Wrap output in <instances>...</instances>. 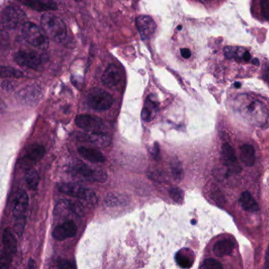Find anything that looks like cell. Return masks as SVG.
<instances>
[{
    "label": "cell",
    "instance_id": "obj_30",
    "mask_svg": "<svg viewBox=\"0 0 269 269\" xmlns=\"http://www.w3.org/2000/svg\"><path fill=\"white\" fill-rule=\"evenodd\" d=\"M25 223H26V219L25 216L18 217L15 218L14 225V232L18 236L21 237L23 234L24 230H25Z\"/></svg>",
    "mask_w": 269,
    "mask_h": 269
},
{
    "label": "cell",
    "instance_id": "obj_5",
    "mask_svg": "<svg viewBox=\"0 0 269 269\" xmlns=\"http://www.w3.org/2000/svg\"><path fill=\"white\" fill-rule=\"evenodd\" d=\"M86 101L91 108L98 111L108 110L114 103V99L110 93L100 88L90 89Z\"/></svg>",
    "mask_w": 269,
    "mask_h": 269
},
{
    "label": "cell",
    "instance_id": "obj_9",
    "mask_svg": "<svg viewBox=\"0 0 269 269\" xmlns=\"http://www.w3.org/2000/svg\"><path fill=\"white\" fill-rule=\"evenodd\" d=\"M75 124L85 131L105 133V126L99 117L91 114H79L75 118Z\"/></svg>",
    "mask_w": 269,
    "mask_h": 269
},
{
    "label": "cell",
    "instance_id": "obj_33",
    "mask_svg": "<svg viewBox=\"0 0 269 269\" xmlns=\"http://www.w3.org/2000/svg\"><path fill=\"white\" fill-rule=\"evenodd\" d=\"M169 194L171 199L174 201V202H176L178 204H181L183 201V192L180 189L178 188H172L170 189L169 191Z\"/></svg>",
    "mask_w": 269,
    "mask_h": 269
},
{
    "label": "cell",
    "instance_id": "obj_45",
    "mask_svg": "<svg viewBox=\"0 0 269 269\" xmlns=\"http://www.w3.org/2000/svg\"><path fill=\"white\" fill-rule=\"evenodd\" d=\"M252 63L254 64V65H256V66H259L260 64V61L258 58H254L253 60H252Z\"/></svg>",
    "mask_w": 269,
    "mask_h": 269
},
{
    "label": "cell",
    "instance_id": "obj_39",
    "mask_svg": "<svg viewBox=\"0 0 269 269\" xmlns=\"http://www.w3.org/2000/svg\"><path fill=\"white\" fill-rule=\"evenodd\" d=\"M152 155L153 157L155 158V159H158L160 157V148L159 145L156 143L154 145V147H153V151H152Z\"/></svg>",
    "mask_w": 269,
    "mask_h": 269
},
{
    "label": "cell",
    "instance_id": "obj_37",
    "mask_svg": "<svg viewBox=\"0 0 269 269\" xmlns=\"http://www.w3.org/2000/svg\"><path fill=\"white\" fill-rule=\"evenodd\" d=\"M58 267L59 269H74L75 266H74V264L68 262V261H62V262L58 263Z\"/></svg>",
    "mask_w": 269,
    "mask_h": 269
},
{
    "label": "cell",
    "instance_id": "obj_8",
    "mask_svg": "<svg viewBox=\"0 0 269 269\" xmlns=\"http://www.w3.org/2000/svg\"><path fill=\"white\" fill-rule=\"evenodd\" d=\"M44 57L35 52L19 51L14 55V59L18 65L33 70H39L45 62Z\"/></svg>",
    "mask_w": 269,
    "mask_h": 269
},
{
    "label": "cell",
    "instance_id": "obj_11",
    "mask_svg": "<svg viewBox=\"0 0 269 269\" xmlns=\"http://www.w3.org/2000/svg\"><path fill=\"white\" fill-rule=\"evenodd\" d=\"M122 79V71L116 64L111 63L104 72L101 82L108 88L116 87Z\"/></svg>",
    "mask_w": 269,
    "mask_h": 269
},
{
    "label": "cell",
    "instance_id": "obj_44",
    "mask_svg": "<svg viewBox=\"0 0 269 269\" xmlns=\"http://www.w3.org/2000/svg\"><path fill=\"white\" fill-rule=\"evenodd\" d=\"M264 78H265V79H266L269 84V66L267 68V70H266L265 74H264Z\"/></svg>",
    "mask_w": 269,
    "mask_h": 269
},
{
    "label": "cell",
    "instance_id": "obj_22",
    "mask_svg": "<svg viewBox=\"0 0 269 269\" xmlns=\"http://www.w3.org/2000/svg\"><path fill=\"white\" fill-rule=\"evenodd\" d=\"M239 203L244 211L249 212V213H256L259 211L258 202H256L254 197L249 191L242 193L239 198Z\"/></svg>",
    "mask_w": 269,
    "mask_h": 269
},
{
    "label": "cell",
    "instance_id": "obj_10",
    "mask_svg": "<svg viewBox=\"0 0 269 269\" xmlns=\"http://www.w3.org/2000/svg\"><path fill=\"white\" fill-rule=\"evenodd\" d=\"M45 154V149L41 145H32L25 153L22 159L20 161L21 166L26 169L31 168L32 166L36 164L42 159Z\"/></svg>",
    "mask_w": 269,
    "mask_h": 269
},
{
    "label": "cell",
    "instance_id": "obj_32",
    "mask_svg": "<svg viewBox=\"0 0 269 269\" xmlns=\"http://www.w3.org/2000/svg\"><path fill=\"white\" fill-rule=\"evenodd\" d=\"M211 196L213 201H214L218 206H222L226 203V199H225L224 195H223V193H222L219 189L212 190Z\"/></svg>",
    "mask_w": 269,
    "mask_h": 269
},
{
    "label": "cell",
    "instance_id": "obj_25",
    "mask_svg": "<svg viewBox=\"0 0 269 269\" xmlns=\"http://www.w3.org/2000/svg\"><path fill=\"white\" fill-rule=\"evenodd\" d=\"M129 202H130L129 198L122 194H108L105 198V206L108 207L126 206Z\"/></svg>",
    "mask_w": 269,
    "mask_h": 269
},
{
    "label": "cell",
    "instance_id": "obj_17",
    "mask_svg": "<svg viewBox=\"0 0 269 269\" xmlns=\"http://www.w3.org/2000/svg\"><path fill=\"white\" fill-rule=\"evenodd\" d=\"M28 206H29V197L25 190H20L14 198V205L12 209V213L14 218L24 216L25 212L27 210Z\"/></svg>",
    "mask_w": 269,
    "mask_h": 269
},
{
    "label": "cell",
    "instance_id": "obj_34",
    "mask_svg": "<svg viewBox=\"0 0 269 269\" xmlns=\"http://www.w3.org/2000/svg\"><path fill=\"white\" fill-rule=\"evenodd\" d=\"M225 57L227 58H239V52L238 48L235 47H225L223 49Z\"/></svg>",
    "mask_w": 269,
    "mask_h": 269
},
{
    "label": "cell",
    "instance_id": "obj_15",
    "mask_svg": "<svg viewBox=\"0 0 269 269\" xmlns=\"http://www.w3.org/2000/svg\"><path fill=\"white\" fill-rule=\"evenodd\" d=\"M78 227L73 220H66L58 225L53 230V238L55 240L63 241L67 238H73L77 234Z\"/></svg>",
    "mask_w": 269,
    "mask_h": 269
},
{
    "label": "cell",
    "instance_id": "obj_20",
    "mask_svg": "<svg viewBox=\"0 0 269 269\" xmlns=\"http://www.w3.org/2000/svg\"><path fill=\"white\" fill-rule=\"evenodd\" d=\"M234 245L229 239H223L216 242L213 246V253L216 257L223 258L226 256H230L234 250Z\"/></svg>",
    "mask_w": 269,
    "mask_h": 269
},
{
    "label": "cell",
    "instance_id": "obj_2",
    "mask_svg": "<svg viewBox=\"0 0 269 269\" xmlns=\"http://www.w3.org/2000/svg\"><path fill=\"white\" fill-rule=\"evenodd\" d=\"M21 33L25 41L34 48L43 51L49 49V38L41 26L26 21L21 27Z\"/></svg>",
    "mask_w": 269,
    "mask_h": 269
},
{
    "label": "cell",
    "instance_id": "obj_36",
    "mask_svg": "<svg viewBox=\"0 0 269 269\" xmlns=\"http://www.w3.org/2000/svg\"><path fill=\"white\" fill-rule=\"evenodd\" d=\"M148 176L156 182H161V180H163V178H162L163 174L158 170H151L150 172L148 173Z\"/></svg>",
    "mask_w": 269,
    "mask_h": 269
},
{
    "label": "cell",
    "instance_id": "obj_46",
    "mask_svg": "<svg viewBox=\"0 0 269 269\" xmlns=\"http://www.w3.org/2000/svg\"><path fill=\"white\" fill-rule=\"evenodd\" d=\"M234 87L240 88L241 83H239V82H235V83H234Z\"/></svg>",
    "mask_w": 269,
    "mask_h": 269
},
{
    "label": "cell",
    "instance_id": "obj_19",
    "mask_svg": "<svg viewBox=\"0 0 269 269\" xmlns=\"http://www.w3.org/2000/svg\"><path fill=\"white\" fill-rule=\"evenodd\" d=\"M78 153L84 159L92 163H104L105 161V156L99 150L93 148L82 146L78 149Z\"/></svg>",
    "mask_w": 269,
    "mask_h": 269
},
{
    "label": "cell",
    "instance_id": "obj_29",
    "mask_svg": "<svg viewBox=\"0 0 269 269\" xmlns=\"http://www.w3.org/2000/svg\"><path fill=\"white\" fill-rule=\"evenodd\" d=\"M170 169H171V173H172L174 180L179 182L183 175L182 164L180 162L178 161H172L171 165H170Z\"/></svg>",
    "mask_w": 269,
    "mask_h": 269
},
{
    "label": "cell",
    "instance_id": "obj_31",
    "mask_svg": "<svg viewBox=\"0 0 269 269\" xmlns=\"http://www.w3.org/2000/svg\"><path fill=\"white\" fill-rule=\"evenodd\" d=\"M201 269H223V266L216 260L213 259V258H208V259L204 261L203 263L201 266Z\"/></svg>",
    "mask_w": 269,
    "mask_h": 269
},
{
    "label": "cell",
    "instance_id": "obj_18",
    "mask_svg": "<svg viewBox=\"0 0 269 269\" xmlns=\"http://www.w3.org/2000/svg\"><path fill=\"white\" fill-rule=\"evenodd\" d=\"M21 3L37 11L57 10V5L53 0H18Z\"/></svg>",
    "mask_w": 269,
    "mask_h": 269
},
{
    "label": "cell",
    "instance_id": "obj_23",
    "mask_svg": "<svg viewBox=\"0 0 269 269\" xmlns=\"http://www.w3.org/2000/svg\"><path fill=\"white\" fill-rule=\"evenodd\" d=\"M241 161L246 166H253L255 163V150L250 145H242L240 149Z\"/></svg>",
    "mask_w": 269,
    "mask_h": 269
},
{
    "label": "cell",
    "instance_id": "obj_35",
    "mask_svg": "<svg viewBox=\"0 0 269 269\" xmlns=\"http://www.w3.org/2000/svg\"><path fill=\"white\" fill-rule=\"evenodd\" d=\"M260 3L263 18L269 20V0H260Z\"/></svg>",
    "mask_w": 269,
    "mask_h": 269
},
{
    "label": "cell",
    "instance_id": "obj_7",
    "mask_svg": "<svg viewBox=\"0 0 269 269\" xmlns=\"http://www.w3.org/2000/svg\"><path fill=\"white\" fill-rule=\"evenodd\" d=\"M25 12L16 6H7L2 11V26L6 29H18L26 22Z\"/></svg>",
    "mask_w": 269,
    "mask_h": 269
},
{
    "label": "cell",
    "instance_id": "obj_40",
    "mask_svg": "<svg viewBox=\"0 0 269 269\" xmlns=\"http://www.w3.org/2000/svg\"><path fill=\"white\" fill-rule=\"evenodd\" d=\"M181 55L184 58H189L191 56V52L190 49H181Z\"/></svg>",
    "mask_w": 269,
    "mask_h": 269
},
{
    "label": "cell",
    "instance_id": "obj_4",
    "mask_svg": "<svg viewBox=\"0 0 269 269\" xmlns=\"http://www.w3.org/2000/svg\"><path fill=\"white\" fill-rule=\"evenodd\" d=\"M70 171L76 176L82 178L84 180L89 182H101L103 183L108 179V174L102 169L93 168L92 166L82 162H76L70 166Z\"/></svg>",
    "mask_w": 269,
    "mask_h": 269
},
{
    "label": "cell",
    "instance_id": "obj_48",
    "mask_svg": "<svg viewBox=\"0 0 269 269\" xmlns=\"http://www.w3.org/2000/svg\"><path fill=\"white\" fill-rule=\"evenodd\" d=\"M178 30H181V29H182V26H181V25H179V26H178Z\"/></svg>",
    "mask_w": 269,
    "mask_h": 269
},
{
    "label": "cell",
    "instance_id": "obj_49",
    "mask_svg": "<svg viewBox=\"0 0 269 269\" xmlns=\"http://www.w3.org/2000/svg\"><path fill=\"white\" fill-rule=\"evenodd\" d=\"M75 1H77V2H80V1H81V0H75Z\"/></svg>",
    "mask_w": 269,
    "mask_h": 269
},
{
    "label": "cell",
    "instance_id": "obj_6",
    "mask_svg": "<svg viewBox=\"0 0 269 269\" xmlns=\"http://www.w3.org/2000/svg\"><path fill=\"white\" fill-rule=\"evenodd\" d=\"M17 250V239L9 227L2 233V250L1 252V269H8L11 262L12 256Z\"/></svg>",
    "mask_w": 269,
    "mask_h": 269
},
{
    "label": "cell",
    "instance_id": "obj_24",
    "mask_svg": "<svg viewBox=\"0 0 269 269\" xmlns=\"http://www.w3.org/2000/svg\"><path fill=\"white\" fill-rule=\"evenodd\" d=\"M175 261L178 266L182 269H190L194 263L193 254L190 250H180L175 256Z\"/></svg>",
    "mask_w": 269,
    "mask_h": 269
},
{
    "label": "cell",
    "instance_id": "obj_16",
    "mask_svg": "<svg viewBox=\"0 0 269 269\" xmlns=\"http://www.w3.org/2000/svg\"><path fill=\"white\" fill-rule=\"evenodd\" d=\"M41 89L38 85H29L18 92V99L26 105H33L40 101L41 97Z\"/></svg>",
    "mask_w": 269,
    "mask_h": 269
},
{
    "label": "cell",
    "instance_id": "obj_14",
    "mask_svg": "<svg viewBox=\"0 0 269 269\" xmlns=\"http://www.w3.org/2000/svg\"><path fill=\"white\" fill-rule=\"evenodd\" d=\"M222 156L223 158V164L227 166L230 172L238 174L242 171V167L238 163L232 146L227 143L224 144L222 147Z\"/></svg>",
    "mask_w": 269,
    "mask_h": 269
},
{
    "label": "cell",
    "instance_id": "obj_13",
    "mask_svg": "<svg viewBox=\"0 0 269 269\" xmlns=\"http://www.w3.org/2000/svg\"><path fill=\"white\" fill-rule=\"evenodd\" d=\"M136 27L143 40L149 39L157 29L155 21L148 15H140L136 18Z\"/></svg>",
    "mask_w": 269,
    "mask_h": 269
},
{
    "label": "cell",
    "instance_id": "obj_1",
    "mask_svg": "<svg viewBox=\"0 0 269 269\" xmlns=\"http://www.w3.org/2000/svg\"><path fill=\"white\" fill-rule=\"evenodd\" d=\"M41 28L49 37L55 42L61 43L66 39V27L63 21L58 16L50 13L44 14L41 19Z\"/></svg>",
    "mask_w": 269,
    "mask_h": 269
},
{
    "label": "cell",
    "instance_id": "obj_38",
    "mask_svg": "<svg viewBox=\"0 0 269 269\" xmlns=\"http://www.w3.org/2000/svg\"><path fill=\"white\" fill-rule=\"evenodd\" d=\"M14 86L11 82H6V81H3L2 82V89H3L4 91H11L12 89H14Z\"/></svg>",
    "mask_w": 269,
    "mask_h": 269
},
{
    "label": "cell",
    "instance_id": "obj_26",
    "mask_svg": "<svg viewBox=\"0 0 269 269\" xmlns=\"http://www.w3.org/2000/svg\"><path fill=\"white\" fill-rule=\"evenodd\" d=\"M157 111V104L152 99V97H148L145 102L142 112V118L145 122L151 121L154 116V114Z\"/></svg>",
    "mask_w": 269,
    "mask_h": 269
},
{
    "label": "cell",
    "instance_id": "obj_43",
    "mask_svg": "<svg viewBox=\"0 0 269 269\" xmlns=\"http://www.w3.org/2000/svg\"><path fill=\"white\" fill-rule=\"evenodd\" d=\"M36 267H37V266H36L35 262H34V261H33V259L29 260V269H35Z\"/></svg>",
    "mask_w": 269,
    "mask_h": 269
},
{
    "label": "cell",
    "instance_id": "obj_27",
    "mask_svg": "<svg viewBox=\"0 0 269 269\" xmlns=\"http://www.w3.org/2000/svg\"><path fill=\"white\" fill-rule=\"evenodd\" d=\"M25 182L32 190H37V186L39 185L40 175L35 169H26L25 171Z\"/></svg>",
    "mask_w": 269,
    "mask_h": 269
},
{
    "label": "cell",
    "instance_id": "obj_3",
    "mask_svg": "<svg viewBox=\"0 0 269 269\" xmlns=\"http://www.w3.org/2000/svg\"><path fill=\"white\" fill-rule=\"evenodd\" d=\"M58 190L62 194L82 200L92 206L97 204V197L95 192L82 185L74 182H62L58 184Z\"/></svg>",
    "mask_w": 269,
    "mask_h": 269
},
{
    "label": "cell",
    "instance_id": "obj_41",
    "mask_svg": "<svg viewBox=\"0 0 269 269\" xmlns=\"http://www.w3.org/2000/svg\"><path fill=\"white\" fill-rule=\"evenodd\" d=\"M265 269H269V246H268L267 251H266Z\"/></svg>",
    "mask_w": 269,
    "mask_h": 269
},
{
    "label": "cell",
    "instance_id": "obj_12",
    "mask_svg": "<svg viewBox=\"0 0 269 269\" xmlns=\"http://www.w3.org/2000/svg\"><path fill=\"white\" fill-rule=\"evenodd\" d=\"M72 138L75 141L85 143L93 144V145H98V146H106L110 142L108 135L105 133H93V134H87V133H74L72 134Z\"/></svg>",
    "mask_w": 269,
    "mask_h": 269
},
{
    "label": "cell",
    "instance_id": "obj_28",
    "mask_svg": "<svg viewBox=\"0 0 269 269\" xmlns=\"http://www.w3.org/2000/svg\"><path fill=\"white\" fill-rule=\"evenodd\" d=\"M24 74L22 72L17 70L15 68L10 66H3L1 67V77L2 78H22Z\"/></svg>",
    "mask_w": 269,
    "mask_h": 269
},
{
    "label": "cell",
    "instance_id": "obj_42",
    "mask_svg": "<svg viewBox=\"0 0 269 269\" xmlns=\"http://www.w3.org/2000/svg\"><path fill=\"white\" fill-rule=\"evenodd\" d=\"M243 60H244L245 62H250V61L251 60V54H250V53L246 52L244 57H243Z\"/></svg>",
    "mask_w": 269,
    "mask_h": 269
},
{
    "label": "cell",
    "instance_id": "obj_21",
    "mask_svg": "<svg viewBox=\"0 0 269 269\" xmlns=\"http://www.w3.org/2000/svg\"><path fill=\"white\" fill-rule=\"evenodd\" d=\"M56 208L66 209L70 213L74 214L76 216L82 217L85 214V210L82 204L78 202L70 201V200L66 199L60 201L57 205Z\"/></svg>",
    "mask_w": 269,
    "mask_h": 269
},
{
    "label": "cell",
    "instance_id": "obj_47",
    "mask_svg": "<svg viewBox=\"0 0 269 269\" xmlns=\"http://www.w3.org/2000/svg\"><path fill=\"white\" fill-rule=\"evenodd\" d=\"M191 223L192 224H196V221H194V220H192L191 221Z\"/></svg>",
    "mask_w": 269,
    "mask_h": 269
}]
</instances>
